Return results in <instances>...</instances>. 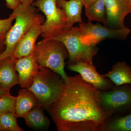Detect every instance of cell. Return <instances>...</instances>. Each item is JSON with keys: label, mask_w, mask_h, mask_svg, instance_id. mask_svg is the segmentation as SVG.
<instances>
[{"label": "cell", "mask_w": 131, "mask_h": 131, "mask_svg": "<svg viewBox=\"0 0 131 131\" xmlns=\"http://www.w3.org/2000/svg\"><path fill=\"white\" fill-rule=\"evenodd\" d=\"M37 0H20L21 3L25 5H30Z\"/></svg>", "instance_id": "obj_27"}, {"label": "cell", "mask_w": 131, "mask_h": 131, "mask_svg": "<svg viewBox=\"0 0 131 131\" xmlns=\"http://www.w3.org/2000/svg\"><path fill=\"white\" fill-rule=\"evenodd\" d=\"M33 55L40 66L56 72L66 83L68 82L69 76L66 73L64 67L69 54L62 42L53 39L43 38L36 44Z\"/></svg>", "instance_id": "obj_4"}, {"label": "cell", "mask_w": 131, "mask_h": 131, "mask_svg": "<svg viewBox=\"0 0 131 131\" xmlns=\"http://www.w3.org/2000/svg\"><path fill=\"white\" fill-rule=\"evenodd\" d=\"M51 39L62 42L68 50V65L74 64L78 61L93 64L94 57L99 50L96 46L87 45L83 42L79 27H73Z\"/></svg>", "instance_id": "obj_5"}, {"label": "cell", "mask_w": 131, "mask_h": 131, "mask_svg": "<svg viewBox=\"0 0 131 131\" xmlns=\"http://www.w3.org/2000/svg\"><path fill=\"white\" fill-rule=\"evenodd\" d=\"M57 1L37 0L32 4L43 12L46 18L41 35L43 38H52L64 31L67 16L63 9L57 6Z\"/></svg>", "instance_id": "obj_6"}, {"label": "cell", "mask_w": 131, "mask_h": 131, "mask_svg": "<svg viewBox=\"0 0 131 131\" xmlns=\"http://www.w3.org/2000/svg\"><path fill=\"white\" fill-rule=\"evenodd\" d=\"M5 49V42L0 38V54L4 51Z\"/></svg>", "instance_id": "obj_25"}, {"label": "cell", "mask_w": 131, "mask_h": 131, "mask_svg": "<svg viewBox=\"0 0 131 131\" xmlns=\"http://www.w3.org/2000/svg\"><path fill=\"white\" fill-rule=\"evenodd\" d=\"M65 85V81L60 75L50 69L40 66L28 89L37 97L39 105L48 112L61 96Z\"/></svg>", "instance_id": "obj_3"}, {"label": "cell", "mask_w": 131, "mask_h": 131, "mask_svg": "<svg viewBox=\"0 0 131 131\" xmlns=\"http://www.w3.org/2000/svg\"><path fill=\"white\" fill-rule=\"evenodd\" d=\"M85 13L89 21H96L105 24L106 11L104 0H95L85 7Z\"/></svg>", "instance_id": "obj_18"}, {"label": "cell", "mask_w": 131, "mask_h": 131, "mask_svg": "<svg viewBox=\"0 0 131 131\" xmlns=\"http://www.w3.org/2000/svg\"><path fill=\"white\" fill-rule=\"evenodd\" d=\"M10 94L9 90L5 89L0 86V98Z\"/></svg>", "instance_id": "obj_24"}, {"label": "cell", "mask_w": 131, "mask_h": 131, "mask_svg": "<svg viewBox=\"0 0 131 131\" xmlns=\"http://www.w3.org/2000/svg\"><path fill=\"white\" fill-rule=\"evenodd\" d=\"M101 90L82 78L69 76L59 99L48 111L58 131H102L113 115L101 105Z\"/></svg>", "instance_id": "obj_1"}, {"label": "cell", "mask_w": 131, "mask_h": 131, "mask_svg": "<svg viewBox=\"0 0 131 131\" xmlns=\"http://www.w3.org/2000/svg\"><path fill=\"white\" fill-rule=\"evenodd\" d=\"M114 83L115 86L124 84L131 85V68L126 62H118L109 72L102 74Z\"/></svg>", "instance_id": "obj_17"}, {"label": "cell", "mask_w": 131, "mask_h": 131, "mask_svg": "<svg viewBox=\"0 0 131 131\" xmlns=\"http://www.w3.org/2000/svg\"><path fill=\"white\" fill-rule=\"evenodd\" d=\"M40 68L33 54L16 59L15 69L18 73L19 84L21 88L28 89L31 86Z\"/></svg>", "instance_id": "obj_11"}, {"label": "cell", "mask_w": 131, "mask_h": 131, "mask_svg": "<svg viewBox=\"0 0 131 131\" xmlns=\"http://www.w3.org/2000/svg\"><path fill=\"white\" fill-rule=\"evenodd\" d=\"M16 97L11 95L0 98V114L8 112H15Z\"/></svg>", "instance_id": "obj_21"}, {"label": "cell", "mask_w": 131, "mask_h": 131, "mask_svg": "<svg viewBox=\"0 0 131 131\" xmlns=\"http://www.w3.org/2000/svg\"><path fill=\"white\" fill-rule=\"evenodd\" d=\"M100 100L102 107L114 114L131 112V85L115 86L108 91H101Z\"/></svg>", "instance_id": "obj_7"}, {"label": "cell", "mask_w": 131, "mask_h": 131, "mask_svg": "<svg viewBox=\"0 0 131 131\" xmlns=\"http://www.w3.org/2000/svg\"><path fill=\"white\" fill-rule=\"evenodd\" d=\"M44 110L42 107L38 106L25 115L24 118L28 127L35 130H48L51 121L45 114Z\"/></svg>", "instance_id": "obj_16"}, {"label": "cell", "mask_w": 131, "mask_h": 131, "mask_svg": "<svg viewBox=\"0 0 131 131\" xmlns=\"http://www.w3.org/2000/svg\"><path fill=\"white\" fill-rule=\"evenodd\" d=\"M112 117L106 122L102 131H131V114Z\"/></svg>", "instance_id": "obj_19"}, {"label": "cell", "mask_w": 131, "mask_h": 131, "mask_svg": "<svg viewBox=\"0 0 131 131\" xmlns=\"http://www.w3.org/2000/svg\"><path fill=\"white\" fill-rule=\"evenodd\" d=\"M14 56L0 60V86L8 90L19 84L18 75L15 69Z\"/></svg>", "instance_id": "obj_13"}, {"label": "cell", "mask_w": 131, "mask_h": 131, "mask_svg": "<svg viewBox=\"0 0 131 131\" xmlns=\"http://www.w3.org/2000/svg\"><path fill=\"white\" fill-rule=\"evenodd\" d=\"M68 68L71 71L79 73L84 81L101 91H108L114 86V83L111 80L97 72L93 64L78 61L74 64L68 65Z\"/></svg>", "instance_id": "obj_9"}, {"label": "cell", "mask_w": 131, "mask_h": 131, "mask_svg": "<svg viewBox=\"0 0 131 131\" xmlns=\"http://www.w3.org/2000/svg\"><path fill=\"white\" fill-rule=\"evenodd\" d=\"M128 2H129V4H130V5L131 6V0H128Z\"/></svg>", "instance_id": "obj_28"}, {"label": "cell", "mask_w": 131, "mask_h": 131, "mask_svg": "<svg viewBox=\"0 0 131 131\" xmlns=\"http://www.w3.org/2000/svg\"><path fill=\"white\" fill-rule=\"evenodd\" d=\"M57 5L59 7L63 9L67 16L64 31L70 29L75 23L83 22L82 13L84 6L82 0H57Z\"/></svg>", "instance_id": "obj_14"}, {"label": "cell", "mask_w": 131, "mask_h": 131, "mask_svg": "<svg viewBox=\"0 0 131 131\" xmlns=\"http://www.w3.org/2000/svg\"><path fill=\"white\" fill-rule=\"evenodd\" d=\"M95 1V0H82L83 3V6H84L85 8L88 6L89 5Z\"/></svg>", "instance_id": "obj_26"}, {"label": "cell", "mask_w": 131, "mask_h": 131, "mask_svg": "<svg viewBox=\"0 0 131 131\" xmlns=\"http://www.w3.org/2000/svg\"><path fill=\"white\" fill-rule=\"evenodd\" d=\"M15 112L0 114V131H24L18 125Z\"/></svg>", "instance_id": "obj_20"}, {"label": "cell", "mask_w": 131, "mask_h": 131, "mask_svg": "<svg viewBox=\"0 0 131 131\" xmlns=\"http://www.w3.org/2000/svg\"><path fill=\"white\" fill-rule=\"evenodd\" d=\"M79 27L82 41L88 46H96L102 40L107 39L125 40L131 31L127 27L121 29H112L99 23L93 24L89 20L88 23L83 21L79 23Z\"/></svg>", "instance_id": "obj_8"}, {"label": "cell", "mask_w": 131, "mask_h": 131, "mask_svg": "<svg viewBox=\"0 0 131 131\" xmlns=\"http://www.w3.org/2000/svg\"><path fill=\"white\" fill-rule=\"evenodd\" d=\"M38 106V99L32 92L26 89L19 90L15 105L17 118H24L27 113Z\"/></svg>", "instance_id": "obj_15"}, {"label": "cell", "mask_w": 131, "mask_h": 131, "mask_svg": "<svg viewBox=\"0 0 131 131\" xmlns=\"http://www.w3.org/2000/svg\"><path fill=\"white\" fill-rule=\"evenodd\" d=\"M32 4L21 3L10 15L15 19L5 37V49L0 54V60L14 56V53L17 45L22 37L34 26L38 24H43L45 17L39 13L38 10Z\"/></svg>", "instance_id": "obj_2"}, {"label": "cell", "mask_w": 131, "mask_h": 131, "mask_svg": "<svg viewBox=\"0 0 131 131\" xmlns=\"http://www.w3.org/2000/svg\"><path fill=\"white\" fill-rule=\"evenodd\" d=\"M14 19V16L11 15L8 18L0 19V38L4 41L7 34L13 26L12 23Z\"/></svg>", "instance_id": "obj_22"}, {"label": "cell", "mask_w": 131, "mask_h": 131, "mask_svg": "<svg viewBox=\"0 0 131 131\" xmlns=\"http://www.w3.org/2000/svg\"><path fill=\"white\" fill-rule=\"evenodd\" d=\"M7 7L14 10L21 4L20 0H5Z\"/></svg>", "instance_id": "obj_23"}, {"label": "cell", "mask_w": 131, "mask_h": 131, "mask_svg": "<svg viewBox=\"0 0 131 131\" xmlns=\"http://www.w3.org/2000/svg\"><path fill=\"white\" fill-rule=\"evenodd\" d=\"M106 11L104 26L112 29L126 27L124 24L126 16L131 13V6L128 0H104Z\"/></svg>", "instance_id": "obj_10"}, {"label": "cell", "mask_w": 131, "mask_h": 131, "mask_svg": "<svg viewBox=\"0 0 131 131\" xmlns=\"http://www.w3.org/2000/svg\"><path fill=\"white\" fill-rule=\"evenodd\" d=\"M44 30L43 24H38L26 33L16 46L14 53L15 58L18 59L33 54L37 39Z\"/></svg>", "instance_id": "obj_12"}]
</instances>
